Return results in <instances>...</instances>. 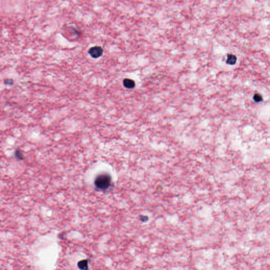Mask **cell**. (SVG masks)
Instances as JSON below:
<instances>
[{
	"mask_svg": "<svg viewBox=\"0 0 270 270\" xmlns=\"http://www.w3.org/2000/svg\"><path fill=\"white\" fill-rule=\"evenodd\" d=\"M15 155L16 157L18 159L20 160H22L24 158V156L23 155L22 152L20 149H16V152H15Z\"/></svg>",
	"mask_w": 270,
	"mask_h": 270,
	"instance_id": "8992f818",
	"label": "cell"
},
{
	"mask_svg": "<svg viewBox=\"0 0 270 270\" xmlns=\"http://www.w3.org/2000/svg\"><path fill=\"white\" fill-rule=\"evenodd\" d=\"M78 267L81 270H87L88 269V261L87 260L80 261L78 263Z\"/></svg>",
	"mask_w": 270,
	"mask_h": 270,
	"instance_id": "5b68a950",
	"label": "cell"
},
{
	"mask_svg": "<svg viewBox=\"0 0 270 270\" xmlns=\"http://www.w3.org/2000/svg\"><path fill=\"white\" fill-rule=\"evenodd\" d=\"M140 220L143 222H146L147 220H148V218L147 216H140Z\"/></svg>",
	"mask_w": 270,
	"mask_h": 270,
	"instance_id": "9c48e42d",
	"label": "cell"
},
{
	"mask_svg": "<svg viewBox=\"0 0 270 270\" xmlns=\"http://www.w3.org/2000/svg\"><path fill=\"white\" fill-rule=\"evenodd\" d=\"M123 84L125 88L128 89H133L135 86V81L131 79H125L123 81Z\"/></svg>",
	"mask_w": 270,
	"mask_h": 270,
	"instance_id": "3957f363",
	"label": "cell"
},
{
	"mask_svg": "<svg viewBox=\"0 0 270 270\" xmlns=\"http://www.w3.org/2000/svg\"><path fill=\"white\" fill-rule=\"evenodd\" d=\"M112 178L110 175L107 174L99 175L95 180V186L98 189L105 190L108 189L110 186Z\"/></svg>",
	"mask_w": 270,
	"mask_h": 270,
	"instance_id": "6da1fadb",
	"label": "cell"
},
{
	"mask_svg": "<svg viewBox=\"0 0 270 270\" xmlns=\"http://www.w3.org/2000/svg\"><path fill=\"white\" fill-rule=\"evenodd\" d=\"M4 84L7 85H12L13 84V81L12 79H6L4 80Z\"/></svg>",
	"mask_w": 270,
	"mask_h": 270,
	"instance_id": "ba28073f",
	"label": "cell"
},
{
	"mask_svg": "<svg viewBox=\"0 0 270 270\" xmlns=\"http://www.w3.org/2000/svg\"><path fill=\"white\" fill-rule=\"evenodd\" d=\"M237 58L236 56L232 54H230L227 57L226 63L230 65H234L236 63Z\"/></svg>",
	"mask_w": 270,
	"mask_h": 270,
	"instance_id": "277c9868",
	"label": "cell"
},
{
	"mask_svg": "<svg viewBox=\"0 0 270 270\" xmlns=\"http://www.w3.org/2000/svg\"><path fill=\"white\" fill-rule=\"evenodd\" d=\"M253 99L255 102L258 103L262 100V97L261 96V95L256 93V94H255L254 96L253 97Z\"/></svg>",
	"mask_w": 270,
	"mask_h": 270,
	"instance_id": "52a82bcc",
	"label": "cell"
},
{
	"mask_svg": "<svg viewBox=\"0 0 270 270\" xmlns=\"http://www.w3.org/2000/svg\"><path fill=\"white\" fill-rule=\"evenodd\" d=\"M89 53L93 58H98L103 55V49L99 46L92 47L89 50Z\"/></svg>",
	"mask_w": 270,
	"mask_h": 270,
	"instance_id": "7a4b0ae2",
	"label": "cell"
}]
</instances>
